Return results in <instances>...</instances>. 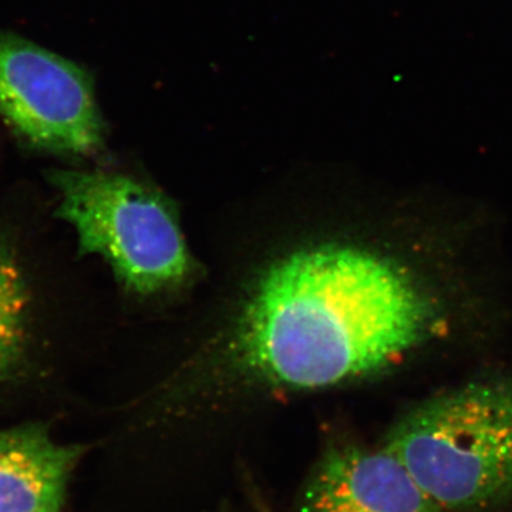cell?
Returning a JSON list of instances; mask_svg holds the SVG:
<instances>
[{"instance_id":"1","label":"cell","mask_w":512,"mask_h":512,"mask_svg":"<svg viewBox=\"0 0 512 512\" xmlns=\"http://www.w3.org/2000/svg\"><path fill=\"white\" fill-rule=\"evenodd\" d=\"M447 330L446 299L416 266L363 242L326 239L256 276L229 349L249 383L311 392L382 375Z\"/></svg>"},{"instance_id":"2","label":"cell","mask_w":512,"mask_h":512,"mask_svg":"<svg viewBox=\"0 0 512 512\" xmlns=\"http://www.w3.org/2000/svg\"><path fill=\"white\" fill-rule=\"evenodd\" d=\"M382 446L444 512L512 501V377L471 380L403 414Z\"/></svg>"},{"instance_id":"3","label":"cell","mask_w":512,"mask_h":512,"mask_svg":"<svg viewBox=\"0 0 512 512\" xmlns=\"http://www.w3.org/2000/svg\"><path fill=\"white\" fill-rule=\"evenodd\" d=\"M49 180L80 255L101 256L128 291L160 295L194 278L177 210L163 192L114 171L57 170Z\"/></svg>"},{"instance_id":"4","label":"cell","mask_w":512,"mask_h":512,"mask_svg":"<svg viewBox=\"0 0 512 512\" xmlns=\"http://www.w3.org/2000/svg\"><path fill=\"white\" fill-rule=\"evenodd\" d=\"M0 119L26 143L63 156L104 147L92 76L35 42L0 30Z\"/></svg>"},{"instance_id":"5","label":"cell","mask_w":512,"mask_h":512,"mask_svg":"<svg viewBox=\"0 0 512 512\" xmlns=\"http://www.w3.org/2000/svg\"><path fill=\"white\" fill-rule=\"evenodd\" d=\"M301 512H444L390 451L330 444L303 487Z\"/></svg>"},{"instance_id":"6","label":"cell","mask_w":512,"mask_h":512,"mask_svg":"<svg viewBox=\"0 0 512 512\" xmlns=\"http://www.w3.org/2000/svg\"><path fill=\"white\" fill-rule=\"evenodd\" d=\"M80 454L42 424L0 430V512H60Z\"/></svg>"},{"instance_id":"7","label":"cell","mask_w":512,"mask_h":512,"mask_svg":"<svg viewBox=\"0 0 512 512\" xmlns=\"http://www.w3.org/2000/svg\"><path fill=\"white\" fill-rule=\"evenodd\" d=\"M30 292L15 252L0 241V389L23 365L29 345Z\"/></svg>"}]
</instances>
